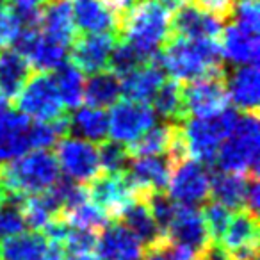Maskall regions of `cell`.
I'll return each instance as SVG.
<instances>
[{
    "label": "cell",
    "instance_id": "cell-1",
    "mask_svg": "<svg viewBox=\"0 0 260 260\" xmlns=\"http://www.w3.org/2000/svg\"><path fill=\"white\" fill-rule=\"evenodd\" d=\"M157 61L164 73L182 84L226 72L219 40L171 36L157 54Z\"/></svg>",
    "mask_w": 260,
    "mask_h": 260
},
{
    "label": "cell",
    "instance_id": "cell-2",
    "mask_svg": "<svg viewBox=\"0 0 260 260\" xmlns=\"http://www.w3.org/2000/svg\"><path fill=\"white\" fill-rule=\"evenodd\" d=\"M171 15L157 0H139L121 18L118 38L138 48L148 59H155L171 38Z\"/></svg>",
    "mask_w": 260,
    "mask_h": 260
},
{
    "label": "cell",
    "instance_id": "cell-3",
    "mask_svg": "<svg viewBox=\"0 0 260 260\" xmlns=\"http://www.w3.org/2000/svg\"><path fill=\"white\" fill-rule=\"evenodd\" d=\"M0 173L6 192L13 194H38L50 189L59 180V164L50 150H34L0 164Z\"/></svg>",
    "mask_w": 260,
    "mask_h": 260
},
{
    "label": "cell",
    "instance_id": "cell-4",
    "mask_svg": "<svg viewBox=\"0 0 260 260\" xmlns=\"http://www.w3.org/2000/svg\"><path fill=\"white\" fill-rule=\"evenodd\" d=\"M258 114H241L234 130L223 139L216 157L221 171L258 175Z\"/></svg>",
    "mask_w": 260,
    "mask_h": 260
},
{
    "label": "cell",
    "instance_id": "cell-5",
    "mask_svg": "<svg viewBox=\"0 0 260 260\" xmlns=\"http://www.w3.org/2000/svg\"><path fill=\"white\" fill-rule=\"evenodd\" d=\"M239 116H241L239 111L226 107L212 118H187L185 121H182V134H184L189 159L207 168H212L216 164L219 145L234 130Z\"/></svg>",
    "mask_w": 260,
    "mask_h": 260
},
{
    "label": "cell",
    "instance_id": "cell-6",
    "mask_svg": "<svg viewBox=\"0 0 260 260\" xmlns=\"http://www.w3.org/2000/svg\"><path fill=\"white\" fill-rule=\"evenodd\" d=\"M18 112L36 121H52L66 116V109L55 87L54 77L50 73L40 72L32 75L18 96L13 100Z\"/></svg>",
    "mask_w": 260,
    "mask_h": 260
},
{
    "label": "cell",
    "instance_id": "cell-7",
    "mask_svg": "<svg viewBox=\"0 0 260 260\" xmlns=\"http://www.w3.org/2000/svg\"><path fill=\"white\" fill-rule=\"evenodd\" d=\"M210 168L192 159L180 160L171 168L168 196L182 207L203 205L210 198Z\"/></svg>",
    "mask_w": 260,
    "mask_h": 260
},
{
    "label": "cell",
    "instance_id": "cell-8",
    "mask_svg": "<svg viewBox=\"0 0 260 260\" xmlns=\"http://www.w3.org/2000/svg\"><path fill=\"white\" fill-rule=\"evenodd\" d=\"M55 159L59 170L66 175V178L77 184H89L98 175H102L98 148L86 139L66 136L55 145Z\"/></svg>",
    "mask_w": 260,
    "mask_h": 260
},
{
    "label": "cell",
    "instance_id": "cell-9",
    "mask_svg": "<svg viewBox=\"0 0 260 260\" xmlns=\"http://www.w3.org/2000/svg\"><path fill=\"white\" fill-rule=\"evenodd\" d=\"M228 260H256L258 217L246 209L232 214L221 239L216 242Z\"/></svg>",
    "mask_w": 260,
    "mask_h": 260
},
{
    "label": "cell",
    "instance_id": "cell-10",
    "mask_svg": "<svg viewBox=\"0 0 260 260\" xmlns=\"http://www.w3.org/2000/svg\"><path fill=\"white\" fill-rule=\"evenodd\" d=\"M185 111L189 118H212L226 109V72L192 80L184 86Z\"/></svg>",
    "mask_w": 260,
    "mask_h": 260
},
{
    "label": "cell",
    "instance_id": "cell-11",
    "mask_svg": "<svg viewBox=\"0 0 260 260\" xmlns=\"http://www.w3.org/2000/svg\"><path fill=\"white\" fill-rule=\"evenodd\" d=\"M86 187L89 200L96 203L111 221H118L136 200L141 198L128 184L125 173L98 175Z\"/></svg>",
    "mask_w": 260,
    "mask_h": 260
},
{
    "label": "cell",
    "instance_id": "cell-12",
    "mask_svg": "<svg viewBox=\"0 0 260 260\" xmlns=\"http://www.w3.org/2000/svg\"><path fill=\"white\" fill-rule=\"evenodd\" d=\"M155 125V112L141 102H116L109 114V134L112 141L130 145Z\"/></svg>",
    "mask_w": 260,
    "mask_h": 260
},
{
    "label": "cell",
    "instance_id": "cell-13",
    "mask_svg": "<svg viewBox=\"0 0 260 260\" xmlns=\"http://www.w3.org/2000/svg\"><path fill=\"white\" fill-rule=\"evenodd\" d=\"M118 36L114 32L77 34L70 45L68 61L84 73H98L107 70L109 59L116 47Z\"/></svg>",
    "mask_w": 260,
    "mask_h": 260
},
{
    "label": "cell",
    "instance_id": "cell-14",
    "mask_svg": "<svg viewBox=\"0 0 260 260\" xmlns=\"http://www.w3.org/2000/svg\"><path fill=\"white\" fill-rule=\"evenodd\" d=\"M171 168L173 164L166 155H152L130 159L128 168L123 173L134 191L141 198H146L152 192H166Z\"/></svg>",
    "mask_w": 260,
    "mask_h": 260
},
{
    "label": "cell",
    "instance_id": "cell-15",
    "mask_svg": "<svg viewBox=\"0 0 260 260\" xmlns=\"http://www.w3.org/2000/svg\"><path fill=\"white\" fill-rule=\"evenodd\" d=\"M166 242L187 246L196 253H203L210 244V235L207 230L205 219L198 207H177L173 219L164 234Z\"/></svg>",
    "mask_w": 260,
    "mask_h": 260
},
{
    "label": "cell",
    "instance_id": "cell-16",
    "mask_svg": "<svg viewBox=\"0 0 260 260\" xmlns=\"http://www.w3.org/2000/svg\"><path fill=\"white\" fill-rule=\"evenodd\" d=\"M223 22L203 13L194 4H184L173 11L170 20L171 36L187 40H219L223 32Z\"/></svg>",
    "mask_w": 260,
    "mask_h": 260
},
{
    "label": "cell",
    "instance_id": "cell-17",
    "mask_svg": "<svg viewBox=\"0 0 260 260\" xmlns=\"http://www.w3.org/2000/svg\"><path fill=\"white\" fill-rule=\"evenodd\" d=\"M96 253L100 260H139L145 248L125 224L112 221L98 235Z\"/></svg>",
    "mask_w": 260,
    "mask_h": 260
},
{
    "label": "cell",
    "instance_id": "cell-18",
    "mask_svg": "<svg viewBox=\"0 0 260 260\" xmlns=\"http://www.w3.org/2000/svg\"><path fill=\"white\" fill-rule=\"evenodd\" d=\"M260 75L256 64L235 66L226 73V93L235 111L242 114H258Z\"/></svg>",
    "mask_w": 260,
    "mask_h": 260
},
{
    "label": "cell",
    "instance_id": "cell-19",
    "mask_svg": "<svg viewBox=\"0 0 260 260\" xmlns=\"http://www.w3.org/2000/svg\"><path fill=\"white\" fill-rule=\"evenodd\" d=\"M75 29L82 34L114 32L118 36V16L107 0H72Z\"/></svg>",
    "mask_w": 260,
    "mask_h": 260
},
{
    "label": "cell",
    "instance_id": "cell-20",
    "mask_svg": "<svg viewBox=\"0 0 260 260\" xmlns=\"http://www.w3.org/2000/svg\"><path fill=\"white\" fill-rule=\"evenodd\" d=\"M30 121L18 111H0V164H6L29 150Z\"/></svg>",
    "mask_w": 260,
    "mask_h": 260
},
{
    "label": "cell",
    "instance_id": "cell-21",
    "mask_svg": "<svg viewBox=\"0 0 260 260\" xmlns=\"http://www.w3.org/2000/svg\"><path fill=\"white\" fill-rule=\"evenodd\" d=\"M166 80V73L160 68L157 57L146 64L139 66L134 72L126 73L121 77V96H125L130 102H141L148 104L155 96L157 89L162 86Z\"/></svg>",
    "mask_w": 260,
    "mask_h": 260
},
{
    "label": "cell",
    "instance_id": "cell-22",
    "mask_svg": "<svg viewBox=\"0 0 260 260\" xmlns=\"http://www.w3.org/2000/svg\"><path fill=\"white\" fill-rule=\"evenodd\" d=\"M40 30L43 36L70 48L77 38V29L73 23L72 0H52L41 9Z\"/></svg>",
    "mask_w": 260,
    "mask_h": 260
},
{
    "label": "cell",
    "instance_id": "cell-23",
    "mask_svg": "<svg viewBox=\"0 0 260 260\" xmlns=\"http://www.w3.org/2000/svg\"><path fill=\"white\" fill-rule=\"evenodd\" d=\"M219 41L221 48H223V57H226L235 66L256 64L258 62V34L248 32V30L232 23L226 29H223Z\"/></svg>",
    "mask_w": 260,
    "mask_h": 260
},
{
    "label": "cell",
    "instance_id": "cell-24",
    "mask_svg": "<svg viewBox=\"0 0 260 260\" xmlns=\"http://www.w3.org/2000/svg\"><path fill=\"white\" fill-rule=\"evenodd\" d=\"M118 221L125 224V226L139 239V242H141L145 249L155 248V246H160L166 242L164 241L162 232L159 230L152 212H150L146 198L136 200V202L121 214V217H119Z\"/></svg>",
    "mask_w": 260,
    "mask_h": 260
},
{
    "label": "cell",
    "instance_id": "cell-25",
    "mask_svg": "<svg viewBox=\"0 0 260 260\" xmlns=\"http://www.w3.org/2000/svg\"><path fill=\"white\" fill-rule=\"evenodd\" d=\"M32 66L15 48H0V91L13 102L30 79Z\"/></svg>",
    "mask_w": 260,
    "mask_h": 260
},
{
    "label": "cell",
    "instance_id": "cell-26",
    "mask_svg": "<svg viewBox=\"0 0 260 260\" xmlns=\"http://www.w3.org/2000/svg\"><path fill=\"white\" fill-rule=\"evenodd\" d=\"M249 175L242 173H212L210 177V196L214 202L221 203L228 210L244 209L246 189H248Z\"/></svg>",
    "mask_w": 260,
    "mask_h": 260
},
{
    "label": "cell",
    "instance_id": "cell-27",
    "mask_svg": "<svg viewBox=\"0 0 260 260\" xmlns=\"http://www.w3.org/2000/svg\"><path fill=\"white\" fill-rule=\"evenodd\" d=\"M121 96V82L119 77H116L112 72L104 70V72L93 73L84 84L82 100L93 109H107L112 107Z\"/></svg>",
    "mask_w": 260,
    "mask_h": 260
},
{
    "label": "cell",
    "instance_id": "cell-28",
    "mask_svg": "<svg viewBox=\"0 0 260 260\" xmlns=\"http://www.w3.org/2000/svg\"><path fill=\"white\" fill-rule=\"evenodd\" d=\"M178 123H162V125H153L146 130L141 138L126 145L130 159H139V157H152V155H164L171 145V139L175 136Z\"/></svg>",
    "mask_w": 260,
    "mask_h": 260
},
{
    "label": "cell",
    "instance_id": "cell-29",
    "mask_svg": "<svg viewBox=\"0 0 260 260\" xmlns=\"http://www.w3.org/2000/svg\"><path fill=\"white\" fill-rule=\"evenodd\" d=\"M153 109L159 116H162L170 123H182L189 118L185 111L184 100V84L178 80H164L162 86L157 89L152 98Z\"/></svg>",
    "mask_w": 260,
    "mask_h": 260
},
{
    "label": "cell",
    "instance_id": "cell-30",
    "mask_svg": "<svg viewBox=\"0 0 260 260\" xmlns=\"http://www.w3.org/2000/svg\"><path fill=\"white\" fill-rule=\"evenodd\" d=\"M47 246L41 232H23L0 242V260H40Z\"/></svg>",
    "mask_w": 260,
    "mask_h": 260
},
{
    "label": "cell",
    "instance_id": "cell-31",
    "mask_svg": "<svg viewBox=\"0 0 260 260\" xmlns=\"http://www.w3.org/2000/svg\"><path fill=\"white\" fill-rule=\"evenodd\" d=\"M70 130L89 143H98L107 139L109 134V114L104 109L82 107L70 116Z\"/></svg>",
    "mask_w": 260,
    "mask_h": 260
},
{
    "label": "cell",
    "instance_id": "cell-32",
    "mask_svg": "<svg viewBox=\"0 0 260 260\" xmlns=\"http://www.w3.org/2000/svg\"><path fill=\"white\" fill-rule=\"evenodd\" d=\"M54 82L64 109H77L82 104L84 94V77L75 64L66 59L59 68L54 70Z\"/></svg>",
    "mask_w": 260,
    "mask_h": 260
},
{
    "label": "cell",
    "instance_id": "cell-33",
    "mask_svg": "<svg viewBox=\"0 0 260 260\" xmlns=\"http://www.w3.org/2000/svg\"><path fill=\"white\" fill-rule=\"evenodd\" d=\"M64 219L72 224L73 228H80V230L94 232V234H100L109 223H112L107 217V214L87 198H84L82 202L75 203L73 207H70L68 210L62 212Z\"/></svg>",
    "mask_w": 260,
    "mask_h": 260
},
{
    "label": "cell",
    "instance_id": "cell-34",
    "mask_svg": "<svg viewBox=\"0 0 260 260\" xmlns=\"http://www.w3.org/2000/svg\"><path fill=\"white\" fill-rule=\"evenodd\" d=\"M23 198L22 194L6 192V198L0 205V242L11 239L27 230L25 217H23Z\"/></svg>",
    "mask_w": 260,
    "mask_h": 260
},
{
    "label": "cell",
    "instance_id": "cell-35",
    "mask_svg": "<svg viewBox=\"0 0 260 260\" xmlns=\"http://www.w3.org/2000/svg\"><path fill=\"white\" fill-rule=\"evenodd\" d=\"M66 50H68L66 47L55 43L50 38L41 34L34 50L30 52L29 62L32 66V70H38V72H54L55 68H59L68 59V52Z\"/></svg>",
    "mask_w": 260,
    "mask_h": 260
},
{
    "label": "cell",
    "instance_id": "cell-36",
    "mask_svg": "<svg viewBox=\"0 0 260 260\" xmlns=\"http://www.w3.org/2000/svg\"><path fill=\"white\" fill-rule=\"evenodd\" d=\"M150 61H153V59H148L138 48H134L130 43H126L125 40H119L118 38L114 50L111 54V59H109L107 70L114 73L116 77H125L126 73L134 72L139 66L146 64Z\"/></svg>",
    "mask_w": 260,
    "mask_h": 260
},
{
    "label": "cell",
    "instance_id": "cell-37",
    "mask_svg": "<svg viewBox=\"0 0 260 260\" xmlns=\"http://www.w3.org/2000/svg\"><path fill=\"white\" fill-rule=\"evenodd\" d=\"M98 148L100 168L105 173H123L128 168L130 155L126 152V145L118 141H102Z\"/></svg>",
    "mask_w": 260,
    "mask_h": 260
},
{
    "label": "cell",
    "instance_id": "cell-38",
    "mask_svg": "<svg viewBox=\"0 0 260 260\" xmlns=\"http://www.w3.org/2000/svg\"><path fill=\"white\" fill-rule=\"evenodd\" d=\"M200 210H202V216H203V219H205L207 230H209V235H210V241L216 244V242L221 239V235H223L228 221H230L232 210H228L226 207H223L221 203L214 202V200L205 202Z\"/></svg>",
    "mask_w": 260,
    "mask_h": 260
},
{
    "label": "cell",
    "instance_id": "cell-39",
    "mask_svg": "<svg viewBox=\"0 0 260 260\" xmlns=\"http://www.w3.org/2000/svg\"><path fill=\"white\" fill-rule=\"evenodd\" d=\"M232 23L248 32L258 34L260 29V4L258 0H235L232 11Z\"/></svg>",
    "mask_w": 260,
    "mask_h": 260
},
{
    "label": "cell",
    "instance_id": "cell-40",
    "mask_svg": "<svg viewBox=\"0 0 260 260\" xmlns=\"http://www.w3.org/2000/svg\"><path fill=\"white\" fill-rule=\"evenodd\" d=\"M146 203H148V209L152 212L153 219H155L157 226H159V230L164 235L168 226H170L171 219H173L175 212H177L178 205L168 196V192H152V194L146 196Z\"/></svg>",
    "mask_w": 260,
    "mask_h": 260
},
{
    "label": "cell",
    "instance_id": "cell-41",
    "mask_svg": "<svg viewBox=\"0 0 260 260\" xmlns=\"http://www.w3.org/2000/svg\"><path fill=\"white\" fill-rule=\"evenodd\" d=\"M20 30V22L13 8L4 6L0 9V48H6L13 43Z\"/></svg>",
    "mask_w": 260,
    "mask_h": 260
},
{
    "label": "cell",
    "instance_id": "cell-42",
    "mask_svg": "<svg viewBox=\"0 0 260 260\" xmlns=\"http://www.w3.org/2000/svg\"><path fill=\"white\" fill-rule=\"evenodd\" d=\"M234 2L235 0H192L191 4H194L203 13H207V15L214 16V18L224 23L232 18Z\"/></svg>",
    "mask_w": 260,
    "mask_h": 260
},
{
    "label": "cell",
    "instance_id": "cell-43",
    "mask_svg": "<svg viewBox=\"0 0 260 260\" xmlns=\"http://www.w3.org/2000/svg\"><path fill=\"white\" fill-rule=\"evenodd\" d=\"M260 207V185H258V175H249L248 178V189H246V202L244 209L249 212L256 214Z\"/></svg>",
    "mask_w": 260,
    "mask_h": 260
},
{
    "label": "cell",
    "instance_id": "cell-44",
    "mask_svg": "<svg viewBox=\"0 0 260 260\" xmlns=\"http://www.w3.org/2000/svg\"><path fill=\"white\" fill-rule=\"evenodd\" d=\"M62 260H100L96 249L93 251H62Z\"/></svg>",
    "mask_w": 260,
    "mask_h": 260
},
{
    "label": "cell",
    "instance_id": "cell-45",
    "mask_svg": "<svg viewBox=\"0 0 260 260\" xmlns=\"http://www.w3.org/2000/svg\"><path fill=\"white\" fill-rule=\"evenodd\" d=\"M198 260H228L226 256H224V253H223V249L219 248L217 244H210L209 248L203 251V255L200 256Z\"/></svg>",
    "mask_w": 260,
    "mask_h": 260
},
{
    "label": "cell",
    "instance_id": "cell-46",
    "mask_svg": "<svg viewBox=\"0 0 260 260\" xmlns=\"http://www.w3.org/2000/svg\"><path fill=\"white\" fill-rule=\"evenodd\" d=\"M141 258L143 260H168V255H166V251H164V244L145 249Z\"/></svg>",
    "mask_w": 260,
    "mask_h": 260
},
{
    "label": "cell",
    "instance_id": "cell-47",
    "mask_svg": "<svg viewBox=\"0 0 260 260\" xmlns=\"http://www.w3.org/2000/svg\"><path fill=\"white\" fill-rule=\"evenodd\" d=\"M40 260H62V248L59 244H48Z\"/></svg>",
    "mask_w": 260,
    "mask_h": 260
},
{
    "label": "cell",
    "instance_id": "cell-48",
    "mask_svg": "<svg viewBox=\"0 0 260 260\" xmlns=\"http://www.w3.org/2000/svg\"><path fill=\"white\" fill-rule=\"evenodd\" d=\"M15 8H29V9H40L47 6L52 0H11Z\"/></svg>",
    "mask_w": 260,
    "mask_h": 260
},
{
    "label": "cell",
    "instance_id": "cell-49",
    "mask_svg": "<svg viewBox=\"0 0 260 260\" xmlns=\"http://www.w3.org/2000/svg\"><path fill=\"white\" fill-rule=\"evenodd\" d=\"M157 2H159L160 6H164L168 11H175V9H178L180 6L189 4V2H192V0H157Z\"/></svg>",
    "mask_w": 260,
    "mask_h": 260
},
{
    "label": "cell",
    "instance_id": "cell-50",
    "mask_svg": "<svg viewBox=\"0 0 260 260\" xmlns=\"http://www.w3.org/2000/svg\"><path fill=\"white\" fill-rule=\"evenodd\" d=\"M4 198H6V187H4V182H2V173H0V205H2Z\"/></svg>",
    "mask_w": 260,
    "mask_h": 260
},
{
    "label": "cell",
    "instance_id": "cell-51",
    "mask_svg": "<svg viewBox=\"0 0 260 260\" xmlns=\"http://www.w3.org/2000/svg\"><path fill=\"white\" fill-rule=\"evenodd\" d=\"M8 104H9V100L6 98V94L2 93V91H0V111H4V107H6Z\"/></svg>",
    "mask_w": 260,
    "mask_h": 260
},
{
    "label": "cell",
    "instance_id": "cell-52",
    "mask_svg": "<svg viewBox=\"0 0 260 260\" xmlns=\"http://www.w3.org/2000/svg\"><path fill=\"white\" fill-rule=\"evenodd\" d=\"M4 6H8V0H0V9L4 8Z\"/></svg>",
    "mask_w": 260,
    "mask_h": 260
}]
</instances>
